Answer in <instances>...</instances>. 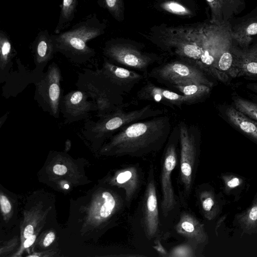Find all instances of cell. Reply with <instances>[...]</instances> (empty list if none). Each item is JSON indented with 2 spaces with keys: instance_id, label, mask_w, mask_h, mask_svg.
<instances>
[{
  "instance_id": "cell-1",
  "label": "cell",
  "mask_w": 257,
  "mask_h": 257,
  "mask_svg": "<svg viewBox=\"0 0 257 257\" xmlns=\"http://www.w3.org/2000/svg\"><path fill=\"white\" fill-rule=\"evenodd\" d=\"M170 116L162 114L126 125L109 138L102 153L140 157L161 150L172 131Z\"/></svg>"
},
{
  "instance_id": "cell-2",
  "label": "cell",
  "mask_w": 257,
  "mask_h": 257,
  "mask_svg": "<svg viewBox=\"0 0 257 257\" xmlns=\"http://www.w3.org/2000/svg\"><path fill=\"white\" fill-rule=\"evenodd\" d=\"M106 25L95 13L90 14L70 28L51 34L55 53H59L71 62L83 64L90 61L96 52L87 43L105 33Z\"/></svg>"
},
{
  "instance_id": "cell-3",
  "label": "cell",
  "mask_w": 257,
  "mask_h": 257,
  "mask_svg": "<svg viewBox=\"0 0 257 257\" xmlns=\"http://www.w3.org/2000/svg\"><path fill=\"white\" fill-rule=\"evenodd\" d=\"M76 86L95 102L96 116L99 118L130 104L123 103V96L98 68L95 70L85 68L79 73Z\"/></svg>"
},
{
  "instance_id": "cell-4",
  "label": "cell",
  "mask_w": 257,
  "mask_h": 257,
  "mask_svg": "<svg viewBox=\"0 0 257 257\" xmlns=\"http://www.w3.org/2000/svg\"><path fill=\"white\" fill-rule=\"evenodd\" d=\"M102 52L104 58L112 63L143 72L145 75L150 66L163 59L157 54L146 51L138 43L120 38L107 41Z\"/></svg>"
},
{
  "instance_id": "cell-5",
  "label": "cell",
  "mask_w": 257,
  "mask_h": 257,
  "mask_svg": "<svg viewBox=\"0 0 257 257\" xmlns=\"http://www.w3.org/2000/svg\"><path fill=\"white\" fill-rule=\"evenodd\" d=\"M165 113L164 110L155 108L151 104L129 111L121 108L92 121L91 132L96 139L104 141L126 125Z\"/></svg>"
},
{
  "instance_id": "cell-6",
  "label": "cell",
  "mask_w": 257,
  "mask_h": 257,
  "mask_svg": "<svg viewBox=\"0 0 257 257\" xmlns=\"http://www.w3.org/2000/svg\"><path fill=\"white\" fill-rule=\"evenodd\" d=\"M148 74L157 81L173 87L193 82L210 87L213 85L206 73L194 64L181 59L160 64Z\"/></svg>"
},
{
  "instance_id": "cell-7",
  "label": "cell",
  "mask_w": 257,
  "mask_h": 257,
  "mask_svg": "<svg viewBox=\"0 0 257 257\" xmlns=\"http://www.w3.org/2000/svg\"><path fill=\"white\" fill-rule=\"evenodd\" d=\"M60 69L54 62L50 64L35 85L34 99L42 110L58 119L62 95Z\"/></svg>"
},
{
  "instance_id": "cell-8",
  "label": "cell",
  "mask_w": 257,
  "mask_h": 257,
  "mask_svg": "<svg viewBox=\"0 0 257 257\" xmlns=\"http://www.w3.org/2000/svg\"><path fill=\"white\" fill-rule=\"evenodd\" d=\"M179 140L178 126L171 131L166 148L162 165L161 183L162 192L161 209L167 216L176 204L174 191L171 181V174L177 163L176 144Z\"/></svg>"
},
{
  "instance_id": "cell-9",
  "label": "cell",
  "mask_w": 257,
  "mask_h": 257,
  "mask_svg": "<svg viewBox=\"0 0 257 257\" xmlns=\"http://www.w3.org/2000/svg\"><path fill=\"white\" fill-rule=\"evenodd\" d=\"M180 144V175L185 191L188 194L193 183L196 155V131L184 122L178 125Z\"/></svg>"
},
{
  "instance_id": "cell-10",
  "label": "cell",
  "mask_w": 257,
  "mask_h": 257,
  "mask_svg": "<svg viewBox=\"0 0 257 257\" xmlns=\"http://www.w3.org/2000/svg\"><path fill=\"white\" fill-rule=\"evenodd\" d=\"M97 109L95 102L85 92L79 89L70 91L61 99L60 113L65 124L87 119Z\"/></svg>"
},
{
  "instance_id": "cell-11",
  "label": "cell",
  "mask_w": 257,
  "mask_h": 257,
  "mask_svg": "<svg viewBox=\"0 0 257 257\" xmlns=\"http://www.w3.org/2000/svg\"><path fill=\"white\" fill-rule=\"evenodd\" d=\"M110 83L122 96L129 93L145 78L144 75L116 65L104 58L100 68Z\"/></svg>"
},
{
  "instance_id": "cell-12",
  "label": "cell",
  "mask_w": 257,
  "mask_h": 257,
  "mask_svg": "<svg viewBox=\"0 0 257 257\" xmlns=\"http://www.w3.org/2000/svg\"><path fill=\"white\" fill-rule=\"evenodd\" d=\"M143 224L147 236L151 239L158 233L159 217L156 188L152 166L149 170L143 204Z\"/></svg>"
},
{
  "instance_id": "cell-13",
  "label": "cell",
  "mask_w": 257,
  "mask_h": 257,
  "mask_svg": "<svg viewBox=\"0 0 257 257\" xmlns=\"http://www.w3.org/2000/svg\"><path fill=\"white\" fill-rule=\"evenodd\" d=\"M137 97L139 100L152 101L170 107H181L198 101L193 97L160 87L150 81L147 82L138 91Z\"/></svg>"
},
{
  "instance_id": "cell-14",
  "label": "cell",
  "mask_w": 257,
  "mask_h": 257,
  "mask_svg": "<svg viewBox=\"0 0 257 257\" xmlns=\"http://www.w3.org/2000/svg\"><path fill=\"white\" fill-rule=\"evenodd\" d=\"M233 52L231 77L257 79V43L243 49L234 43Z\"/></svg>"
},
{
  "instance_id": "cell-15",
  "label": "cell",
  "mask_w": 257,
  "mask_h": 257,
  "mask_svg": "<svg viewBox=\"0 0 257 257\" xmlns=\"http://www.w3.org/2000/svg\"><path fill=\"white\" fill-rule=\"evenodd\" d=\"M16 68L12 70L2 87V96L6 99L15 97L31 83L35 84L38 79L33 70L24 65L19 58L16 60Z\"/></svg>"
},
{
  "instance_id": "cell-16",
  "label": "cell",
  "mask_w": 257,
  "mask_h": 257,
  "mask_svg": "<svg viewBox=\"0 0 257 257\" xmlns=\"http://www.w3.org/2000/svg\"><path fill=\"white\" fill-rule=\"evenodd\" d=\"M31 51L35 66L33 72L39 80L55 54L51 34L47 30L38 32L32 43Z\"/></svg>"
},
{
  "instance_id": "cell-17",
  "label": "cell",
  "mask_w": 257,
  "mask_h": 257,
  "mask_svg": "<svg viewBox=\"0 0 257 257\" xmlns=\"http://www.w3.org/2000/svg\"><path fill=\"white\" fill-rule=\"evenodd\" d=\"M231 35L235 44L246 48L257 38V7L237 20L230 22Z\"/></svg>"
},
{
  "instance_id": "cell-18",
  "label": "cell",
  "mask_w": 257,
  "mask_h": 257,
  "mask_svg": "<svg viewBox=\"0 0 257 257\" xmlns=\"http://www.w3.org/2000/svg\"><path fill=\"white\" fill-rule=\"evenodd\" d=\"M211 13L209 21L219 25L229 23L245 8V0H205Z\"/></svg>"
},
{
  "instance_id": "cell-19",
  "label": "cell",
  "mask_w": 257,
  "mask_h": 257,
  "mask_svg": "<svg viewBox=\"0 0 257 257\" xmlns=\"http://www.w3.org/2000/svg\"><path fill=\"white\" fill-rule=\"evenodd\" d=\"M224 115L234 127L248 137L257 141V121L252 119L233 106H228Z\"/></svg>"
},
{
  "instance_id": "cell-20",
  "label": "cell",
  "mask_w": 257,
  "mask_h": 257,
  "mask_svg": "<svg viewBox=\"0 0 257 257\" xmlns=\"http://www.w3.org/2000/svg\"><path fill=\"white\" fill-rule=\"evenodd\" d=\"M17 52L15 49L9 35L0 30V83L5 82L13 69V59Z\"/></svg>"
},
{
  "instance_id": "cell-21",
  "label": "cell",
  "mask_w": 257,
  "mask_h": 257,
  "mask_svg": "<svg viewBox=\"0 0 257 257\" xmlns=\"http://www.w3.org/2000/svg\"><path fill=\"white\" fill-rule=\"evenodd\" d=\"M115 184L125 191V198L130 201L138 190L140 184V177L138 169L130 166L120 170L114 178Z\"/></svg>"
},
{
  "instance_id": "cell-22",
  "label": "cell",
  "mask_w": 257,
  "mask_h": 257,
  "mask_svg": "<svg viewBox=\"0 0 257 257\" xmlns=\"http://www.w3.org/2000/svg\"><path fill=\"white\" fill-rule=\"evenodd\" d=\"M175 229L179 234L192 242L199 241L201 232L197 220L188 213H183L175 226Z\"/></svg>"
},
{
  "instance_id": "cell-23",
  "label": "cell",
  "mask_w": 257,
  "mask_h": 257,
  "mask_svg": "<svg viewBox=\"0 0 257 257\" xmlns=\"http://www.w3.org/2000/svg\"><path fill=\"white\" fill-rule=\"evenodd\" d=\"M80 0H62L60 5V15L54 31L55 34H59L69 28L73 22Z\"/></svg>"
},
{
  "instance_id": "cell-24",
  "label": "cell",
  "mask_w": 257,
  "mask_h": 257,
  "mask_svg": "<svg viewBox=\"0 0 257 257\" xmlns=\"http://www.w3.org/2000/svg\"><path fill=\"white\" fill-rule=\"evenodd\" d=\"M118 206V200L113 194L108 191L102 192L96 207L95 218L99 220L107 219L114 213Z\"/></svg>"
},
{
  "instance_id": "cell-25",
  "label": "cell",
  "mask_w": 257,
  "mask_h": 257,
  "mask_svg": "<svg viewBox=\"0 0 257 257\" xmlns=\"http://www.w3.org/2000/svg\"><path fill=\"white\" fill-rule=\"evenodd\" d=\"M173 87L182 94L193 97L198 101L208 94L211 88L206 85L193 82Z\"/></svg>"
},
{
  "instance_id": "cell-26",
  "label": "cell",
  "mask_w": 257,
  "mask_h": 257,
  "mask_svg": "<svg viewBox=\"0 0 257 257\" xmlns=\"http://www.w3.org/2000/svg\"><path fill=\"white\" fill-rule=\"evenodd\" d=\"M233 106L238 111L257 121V103L243 98L238 95L232 96Z\"/></svg>"
},
{
  "instance_id": "cell-27",
  "label": "cell",
  "mask_w": 257,
  "mask_h": 257,
  "mask_svg": "<svg viewBox=\"0 0 257 257\" xmlns=\"http://www.w3.org/2000/svg\"><path fill=\"white\" fill-rule=\"evenodd\" d=\"M98 5L106 9L111 16L118 22L124 20L123 0H97Z\"/></svg>"
},
{
  "instance_id": "cell-28",
  "label": "cell",
  "mask_w": 257,
  "mask_h": 257,
  "mask_svg": "<svg viewBox=\"0 0 257 257\" xmlns=\"http://www.w3.org/2000/svg\"><path fill=\"white\" fill-rule=\"evenodd\" d=\"M161 9L171 14L182 17H190L192 13L184 5L175 1H164L160 5Z\"/></svg>"
},
{
  "instance_id": "cell-29",
  "label": "cell",
  "mask_w": 257,
  "mask_h": 257,
  "mask_svg": "<svg viewBox=\"0 0 257 257\" xmlns=\"http://www.w3.org/2000/svg\"><path fill=\"white\" fill-rule=\"evenodd\" d=\"M192 251L191 248L186 245L178 246L174 248L170 252L171 256H192Z\"/></svg>"
},
{
  "instance_id": "cell-30",
  "label": "cell",
  "mask_w": 257,
  "mask_h": 257,
  "mask_svg": "<svg viewBox=\"0 0 257 257\" xmlns=\"http://www.w3.org/2000/svg\"><path fill=\"white\" fill-rule=\"evenodd\" d=\"M201 201L203 209L206 212H209L214 204L212 198L207 196L204 193L201 196Z\"/></svg>"
},
{
  "instance_id": "cell-31",
  "label": "cell",
  "mask_w": 257,
  "mask_h": 257,
  "mask_svg": "<svg viewBox=\"0 0 257 257\" xmlns=\"http://www.w3.org/2000/svg\"><path fill=\"white\" fill-rule=\"evenodd\" d=\"M0 202L1 209L3 212L7 213L11 211L12 208L11 203L5 196H1Z\"/></svg>"
},
{
  "instance_id": "cell-32",
  "label": "cell",
  "mask_w": 257,
  "mask_h": 257,
  "mask_svg": "<svg viewBox=\"0 0 257 257\" xmlns=\"http://www.w3.org/2000/svg\"><path fill=\"white\" fill-rule=\"evenodd\" d=\"M53 172L58 175H63L67 171V167L62 165L57 164L53 167Z\"/></svg>"
},
{
  "instance_id": "cell-33",
  "label": "cell",
  "mask_w": 257,
  "mask_h": 257,
  "mask_svg": "<svg viewBox=\"0 0 257 257\" xmlns=\"http://www.w3.org/2000/svg\"><path fill=\"white\" fill-rule=\"evenodd\" d=\"M55 237V234L52 232L47 234L43 241L44 245L45 246H48L50 245V244L54 241Z\"/></svg>"
},
{
  "instance_id": "cell-34",
  "label": "cell",
  "mask_w": 257,
  "mask_h": 257,
  "mask_svg": "<svg viewBox=\"0 0 257 257\" xmlns=\"http://www.w3.org/2000/svg\"><path fill=\"white\" fill-rule=\"evenodd\" d=\"M34 233V228L31 225H27L24 231V237L25 238H27L32 235Z\"/></svg>"
},
{
  "instance_id": "cell-35",
  "label": "cell",
  "mask_w": 257,
  "mask_h": 257,
  "mask_svg": "<svg viewBox=\"0 0 257 257\" xmlns=\"http://www.w3.org/2000/svg\"><path fill=\"white\" fill-rule=\"evenodd\" d=\"M36 237V235L33 234L29 237L26 238V240H25L24 243V247L25 248H27L30 246L35 241Z\"/></svg>"
},
{
  "instance_id": "cell-36",
  "label": "cell",
  "mask_w": 257,
  "mask_h": 257,
  "mask_svg": "<svg viewBox=\"0 0 257 257\" xmlns=\"http://www.w3.org/2000/svg\"><path fill=\"white\" fill-rule=\"evenodd\" d=\"M239 184V181L238 178H234L229 181L227 183V185L230 188H234L237 186Z\"/></svg>"
},
{
  "instance_id": "cell-37",
  "label": "cell",
  "mask_w": 257,
  "mask_h": 257,
  "mask_svg": "<svg viewBox=\"0 0 257 257\" xmlns=\"http://www.w3.org/2000/svg\"><path fill=\"white\" fill-rule=\"evenodd\" d=\"M249 218L253 220H255L257 219V207H253L251 210L250 211L249 214Z\"/></svg>"
},
{
  "instance_id": "cell-38",
  "label": "cell",
  "mask_w": 257,
  "mask_h": 257,
  "mask_svg": "<svg viewBox=\"0 0 257 257\" xmlns=\"http://www.w3.org/2000/svg\"><path fill=\"white\" fill-rule=\"evenodd\" d=\"M246 87L248 89L257 93V83H250L246 84Z\"/></svg>"
},
{
  "instance_id": "cell-39",
  "label": "cell",
  "mask_w": 257,
  "mask_h": 257,
  "mask_svg": "<svg viewBox=\"0 0 257 257\" xmlns=\"http://www.w3.org/2000/svg\"><path fill=\"white\" fill-rule=\"evenodd\" d=\"M9 114V112H7L5 114H4L2 117L0 118V128L2 127L3 124L5 122L6 120L7 119L8 115Z\"/></svg>"
},
{
  "instance_id": "cell-40",
  "label": "cell",
  "mask_w": 257,
  "mask_h": 257,
  "mask_svg": "<svg viewBox=\"0 0 257 257\" xmlns=\"http://www.w3.org/2000/svg\"><path fill=\"white\" fill-rule=\"evenodd\" d=\"M64 187H65V189H68V188H69V185H68V184H65V185H64Z\"/></svg>"
}]
</instances>
